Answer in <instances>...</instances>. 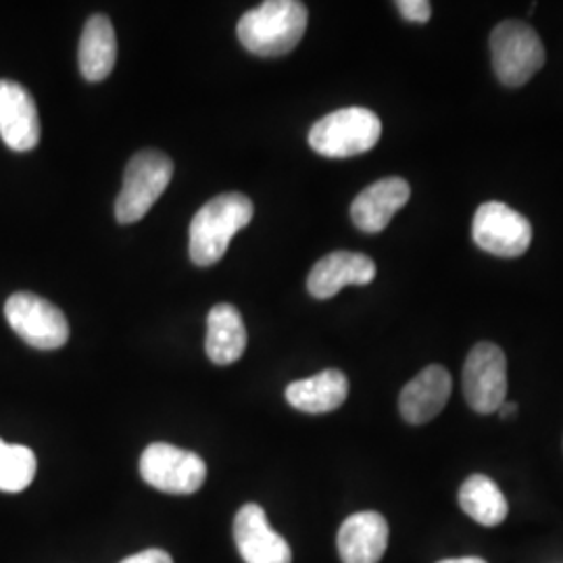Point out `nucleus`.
<instances>
[{
    "instance_id": "1",
    "label": "nucleus",
    "mask_w": 563,
    "mask_h": 563,
    "mask_svg": "<svg viewBox=\"0 0 563 563\" xmlns=\"http://www.w3.org/2000/svg\"><path fill=\"white\" fill-rule=\"evenodd\" d=\"M307 7L299 0H267L239 21V41L257 57H282L299 46L307 30Z\"/></svg>"
},
{
    "instance_id": "2",
    "label": "nucleus",
    "mask_w": 563,
    "mask_h": 563,
    "mask_svg": "<svg viewBox=\"0 0 563 563\" xmlns=\"http://www.w3.org/2000/svg\"><path fill=\"white\" fill-rule=\"evenodd\" d=\"M255 207L241 192H223L202 205L190 222V260L201 267L220 262L234 234L253 220Z\"/></svg>"
},
{
    "instance_id": "3",
    "label": "nucleus",
    "mask_w": 563,
    "mask_h": 563,
    "mask_svg": "<svg viewBox=\"0 0 563 563\" xmlns=\"http://www.w3.org/2000/svg\"><path fill=\"white\" fill-rule=\"evenodd\" d=\"M383 136V121L365 107H346L313 123L309 146L328 159H349L372 151Z\"/></svg>"
},
{
    "instance_id": "4",
    "label": "nucleus",
    "mask_w": 563,
    "mask_h": 563,
    "mask_svg": "<svg viewBox=\"0 0 563 563\" xmlns=\"http://www.w3.org/2000/svg\"><path fill=\"white\" fill-rule=\"evenodd\" d=\"M172 176L174 163L162 151L136 153L123 172V186L115 201V220L121 225L142 220L159 201Z\"/></svg>"
},
{
    "instance_id": "5",
    "label": "nucleus",
    "mask_w": 563,
    "mask_h": 563,
    "mask_svg": "<svg viewBox=\"0 0 563 563\" xmlns=\"http://www.w3.org/2000/svg\"><path fill=\"white\" fill-rule=\"evenodd\" d=\"M493 69L509 88L530 80L544 65V46L539 34L522 21H504L490 34Z\"/></svg>"
},
{
    "instance_id": "6",
    "label": "nucleus",
    "mask_w": 563,
    "mask_h": 563,
    "mask_svg": "<svg viewBox=\"0 0 563 563\" xmlns=\"http://www.w3.org/2000/svg\"><path fill=\"white\" fill-rule=\"evenodd\" d=\"M144 483L167 495H192L207 478V465L192 451L167 443H153L141 457Z\"/></svg>"
},
{
    "instance_id": "7",
    "label": "nucleus",
    "mask_w": 563,
    "mask_h": 563,
    "mask_svg": "<svg viewBox=\"0 0 563 563\" xmlns=\"http://www.w3.org/2000/svg\"><path fill=\"white\" fill-rule=\"evenodd\" d=\"M4 318L21 341L53 351L69 339V323L59 307L34 292H15L4 305Z\"/></svg>"
},
{
    "instance_id": "8",
    "label": "nucleus",
    "mask_w": 563,
    "mask_h": 563,
    "mask_svg": "<svg viewBox=\"0 0 563 563\" xmlns=\"http://www.w3.org/2000/svg\"><path fill=\"white\" fill-rule=\"evenodd\" d=\"M463 397L476 413H497L507 397V360L501 346L478 342L463 363Z\"/></svg>"
},
{
    "instance_id": "9",
    "label": "nucleus",
    "mask_w": 563,
    "mask_h": 563,
    "mask_svg": "<svg viewBox=\"0 0 563 563\" xmlns=\"http://www.w3.org/2000/svg\"><path fill=\"white\" fill-rule=\"evenodd\" d=\"M472 236L476 246L486 253L514 260L528 251L532 242V225L520 211L505 202H484L474 216Z\"/></svg>"
},
{
    "instance_id": "10",
    "label": "nucleus",
    "mask_w": 563,
    "mask_h": 563,
    "mask_svg": "<svg viewBox=\"0 0 563 563\" xmlns=\"http://www.w3.org/2000/svg\"><path fill=\"white\" fill-rule=\"evenodd\" d=\"M0 139L18 153L41 142V118L34 97L18 81L0 80Z\"/></svg>"
},
{
    "instance_id": "11",
    "label": "nucleus",
    "mask_w": 563,
    "mask_h": 563,
    "mask_svg": "<svg viewBox=\"0 0 563 563\" xmlns=\"http://www.w3.org/2000/svg\"><path fill=\"white\" fill-rule=\"evenodd\" d=\"M234 543L244 563H292L290 544L272 530L260 505H244L236 514Z\"/></svg>"
},
{
    "instance_id": "12",
    "label": "nucleus",
    "mask_w": 563,
    "mask_h": 563,
    "mask_svg": "<svg viewBox=\"0 0 563 563\" xmlns=\"http://www.w3.org/2000/svg\"><path fill=\"white\" fill-rule=\"evenodd\" d=\"M376 278V263L362 253L336 251L313 265L307 288L313 299H332L344 286H365Z\"/></svg>"
},
{
    "instance_id": "13",
    "label": "nucleus",
    "mask_w": 563,
    "mask_h": 563,
    "mask_svg": "<svg viewBox=\"0 0 563 563\" xmlns=\"http://www.w3.org/2000/svg\"><path fill=\"white\" fill-rule=\"evenodd\" d=\"M451 390L453 380L443 365H428L401 390L399 411L402 420L413 426L434 420L451 399Z\"/></svg>"
},
{
    "instance_id": "14",
    "label": "nucleus",
    "mask_w": 563,
    "mask_h": 563,
    "mask_svg": "<svg viewBox=\"0 0 563 563\" xmlns=\"http://www.w3.org/2000/svg\"><path fill=\"white\" fill-rule=\"evenodd\" d=\"M411 197V188L402 178H383L362 190L351 205V220L367 234L383 232L397 211Z\"/></svg>"
},
{
    "instance_id": "15",
    "label": "nucleus",
    "mask_w": 563,
    "mask_h": 563,
    "mask_svg": "<svg viewBox=\"0 0 563 563\" xmlns=\"http://www.w3.org/2000/svg\"><path fill=\"white\" fill-rule=\"evenodd\" d=\"M388 547V522L376 511H360L342 522L339 553L342 563H378Z\"/></svg>"
},
{
    "instance_id": "16",
    "label": "nucleus",
    "mask_w": 563,
    "mask_h": 563,
    "mask_svg": "<svg viewBox=\"0 0 563 563\" xmlns=\"http://www.w3.org/2000/svg\"><path fill=\"white\" fill-rule=\"evenodd\" d=\"M246 351V328L234 305L220 302L207 316L205 353L216 365L239 362Z\"/></svg>"
},
{
    "instance_id": "17",
    "label": "nucleus",
    "mask_w": 563,
    "mask_h": 563,
    "mask_svg": "<svg viewBox=\"0 0 563 563\" xmlns=\"http://www.w3.org/2000/svg\"><path fill=\"white\" fill-rule=\"evenodd\" d=\"M80 71L88 81H102L111 76L118 59V38L113 23L104 15L86 21L80 38Z\"/></svg>"
},
{
    "instance_id": "18",
    "label": "nucleus",
    "mask_w": 563,
    "mask_h": 563,
    "mask_svg": "<svg viewBox=\"0 0 563 563\" xmlns=\"http://www.w3.org/2000/svg\"><path fill=\"white\" fill-rule=\"evenodd\" d=\"M349 397V380L339 369H325L311 378L288 384L286 401L302 413H330Z\"/></svg>"
},
{
    "instance_id": "19",
    "label": "nucleus",
    "mask_w": 563,
    "mask_h": 563,
    "mask_svg": "<svg viewBox=\"0 0 563 563\" xmlns=\"http://www.w3.org/2000/svg\"><path fill=\"white\" fill-rule=\"evenodd\" d=\"M460 505L474 522L486 528L499 526L509 511L501 488L484 474H474L462 484Z\"/></svg>"
},
{
    "instance_id": "20",
    "label": "nucleus",
    "mask_w": 563,
    "mask_h": 563,
    "mask_svg": "<svg viewBox=\"0 0 563 563\" xmlns=\"http://www.w3.org/2000/svg\"><path fill=\"white\" fill-rule=\"evenodd\" d=\"M36 476V455L21 444H7L0 439V490L20 493Z\"/></svg>"
},
{
    "instance_id": "21",
    "label": "nucleus",
    "mask_w": 563,
    "mask_h": 563,
    "mask_svg": "<svg viewBox=\"0 0 563 563\" xmlns=\"http://www.w3.org/2000/svg\"><path fill=\"white\" fill-rule=\"evenodd\" d=\"M397 9L411 23H428L432 18V4L426 0H399Z\"/></svg>"
},
{
    "instance_id": "22",
    "label": "nucleus",
    "mask_w": 563,
    "mask_h": 563,
    "mask_svg": "<svg viewBox=\"0 0 563 563\" xmlns=\"http://www.w3.org/2000/svg\"><path fill=\"white\" fill-rule=\"evenodd\" d=\"M120 563H174V560H172L169 553H165L162 549H146V551H141L136 555L125 558Z\"/></svg>"
},
{
    "instance_id": "23",
    "label": "nucleus",
    "mask_w": 563,
    "mask_h": 563,
    "mask_svg": "<svg viewBox=\"0 0 563 563\" xmlns=\"http://www.w3.org/2000/svg\"><path fill=\"white\" fill-rule=\"evenodd\" d=\"M516 409H518V405H516V402H504V405L499 407V411H497V413H499L501 418H509V416H514V413H516Z\"/></svg>"
},
{
    "instance_id": "24",
    "label": "nucleus",
    "mask_w": 563,
    "mask_h": 563,
    "mask_svg": "<svg viewBox=\"0 0 563 563\" xmlns=\"http://www.w3.org/2000/svg\"><path fill=\"white\" fill-rule=\"evenodd\" d=\"M439 563H486L481 558H457V560H443Z\"/></svg>"
}]
</instances>
